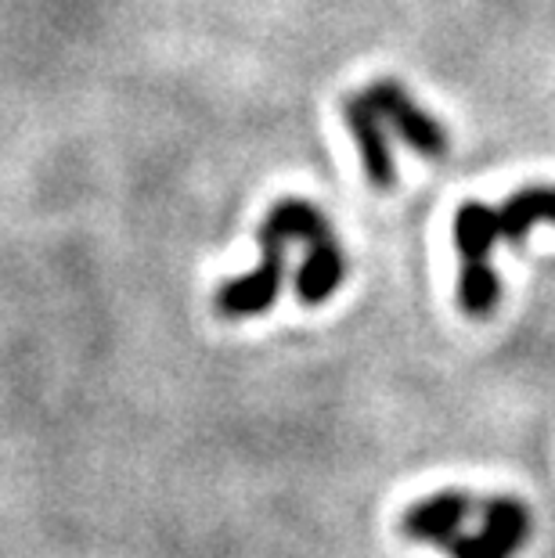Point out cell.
<instances>
[{"mask_svg": "<svg viewBox=\"0 0 555 558\" xmlns=\"http://www.w3.org/2000/svg\"><path fill=\"white\" fill-rule=\"evenodd\" d=\"M455 248H458V303L469 317H491L502 300V281L494 270V245H498V209L483 202H462L455 213Z\"/></svg>", "mask_w": 555, "mask_h": 558, "instance_id": "cell-1", "label": "cell"}, {"mask_svg": "<svg viewBox=\"0 0 555 558\" xmlns=\"http://www.w3.org/2000/svg\"><path fill=\"white\" fill-rule=\"evenodd\" d=\"M530 537V508L516 497H491L476 533H455L444 544L451 558H516Z\"/></svg>", "mask_w": 555, "mask_h": 558, "instance_id": "cell-2", "label": "cell"}, {"mask_svg": "<svg viewBox=\"0 0 555 558\" xmlns=\"http://www.w3.org/2000/svg\"><path fill=\"white\" fill-rule=\"evenodd\" d=\"M364 98L372 101V109L383 116L386 126H394L400 141L419 151V156L426 159H444L447 156V130L444 123L430 116L426 109H419V101L411 98V94L400 87L394 76H383L375 80L369 90H364Z\"/></svg>", "mask_w": 555, "mask_h": 558, "instance_id": "cell-3", "label": "cell"}, {"mask_svg": "<svg viewBox=\"0 0 555 558\" xmlns=\"http://www.w3.org/2000/svg\"><path fill=\"white\" fill-rule=\"evenodd\" d=\"M342 120H347L353 141H358L364 177H369L375 187H394L397 166H394V151H389V141H386L383 116L372 109V101L364 98V94H350V98H342Z\"/></svg>", "mask_w": 555, "mask_h": 558, "instance_id": "cell-4", "label": "cell"}, {"mask_svg": "<svg viewBox=\"0 0 555 558\" xmlns=\"http://www.w3.org/2000/svg\"><path fill=\"white\" fill-rule=\"evenodd\" d=\"M281 281H286V253H264L250 275L224 281L217 292V311L224 317H256L275 306Z\"/></svg>", "mask_w": 555, "mask_h": 558, "instance_id": "cell-5", "label": "cell"}, {"mask_svg": "<svg viewBox=\"0 0 555 558\" xmlns=\"http://www.w3.org/2000/svg\"><path fill=\"white\" fill-rule=\"evenodd\" d=\"M472 515V497L462 490H441L422 497L400 515V533L419 544H444L462 533L466 519Z\"/></svg>", "mask_w": 555, "mask_h": 558, "instance_id": "cell-6", "label": "cell"}, {"mask_svg": "<svg viewBox=\"0 0 555 558\" xmlns=\"http://www.w3.org/2000/svg\"><path fill=\"white\" fill-rule=\"evenodd\" d=\"M333 234L328 228L325 213L311 206V202L303 198H281L275 209L267 213V220L260 223L256 231V242L264 253H286L289 242H322Z\"/></svg>", "mask_w": 555, "mask_h": 558, "instance_id": "cell-7", "label": "cell"}, {"mask_svg": "<svg viewBox=\"0 0 555 558\" xmlns=\"http://www.w3.org/2000/svg\"><path fill=\"white\" fill-rule=\"evenodd\" d=\"M342 278H347V253H342L333 234L322 242H311V253H306L300 275H297L300 303H306V306L325 303L342 284Z\"/></svg>", "mask_w": 555, "mask_h": 558, "instance_id": "cell-8", "label": "cell"}, {"mask_svg": "<svg viewBox=\"0 0 555 558\" xmlns=\"http://www.w3.org/2000/svg\"><path fill=\"white\" fill-rule=\"evenodd\" d=\"M534 223H555V187L548 184L519 187L498 206V231L505 242L523 245Z\"/></svg>", "mask_w": 555, "mask_h": 558, "instance_id": "cell-9", "label": "cell"}]
</instances>
